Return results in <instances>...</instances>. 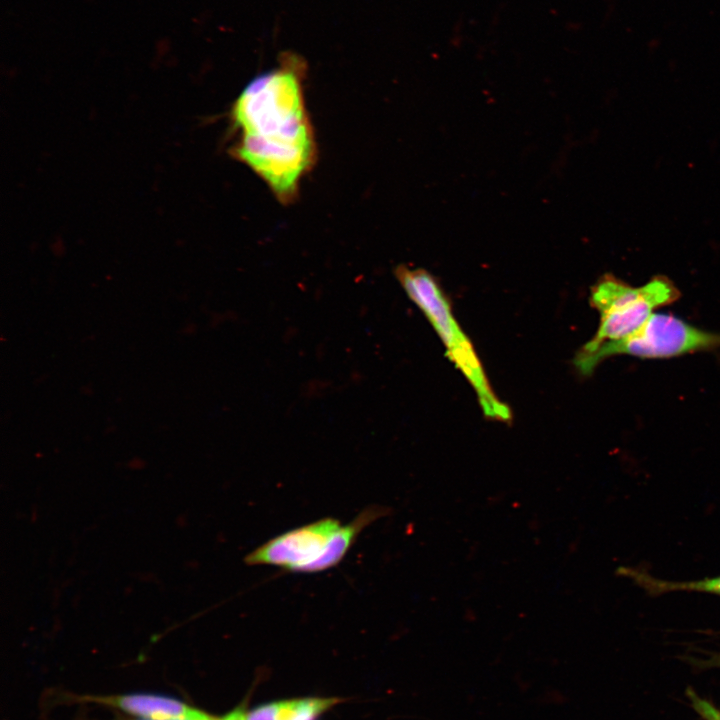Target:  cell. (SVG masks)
Listing matches in <instances>:
<instances>
[{
    "label": "cell",
    "mask_w": 720,
    "mask_h": 720,
    "mask_svg": "<svg viewBox=\"0 0 720 720\" xmlns=\"http://www.w3.org/2000/svg\"><path fill=\"white\" fill-rule=\"evenodd\" d=\"M298 66L288 59L281 67L256 77L232 109L240 131L234 155L284 203L294 199L301 177L315 159Z\"/></svg>",
    "instance_id": "obj_1"
},
{
    "label": "cell",
    "mask_w": 720,
    "mask_h": 720,
    "mask_svg": "<svg viewBox=\"0 0 720 720\" xmlns=\"http://www.w3.org/2000/svg\"><path fill=\"white\" fill-rule=\"evenodd\" d=\"M390 513L386 506L365 507L349 523L325 517L277 535L251 551L249 566L272 565L296 573H318L337 566L361 532Z\"/></svg>",
    "instance_id": "obj_2"
},
{
    "label": "cell",
    "mask_w": 720,
    "mask_h": 720,
    "mask_svg": "<svg viewBox=\"0 0 720 720\" xmlns=\"http://www.w3.org/2000/svg\"><path fill=\"white\" fill-rule=\"evenodd\" d=\"M395 275L409 298L420 308L446 348L448 358L471 384L483 414L509 422L511 411L494 393L477 353L455 319L451 305L436 279L425 269L400 265Z\"/></svg>",
    "instance_id": "obj_3"
},
{
    "label": "cell",
    "mask_w": 720,
    "mask_h": 720,
    "mask_svg": "<svg viewBox=\"0 0 720 720\" xmlns=\"http://www.w3.org/2000/svg\"><path fill=\"white\" fill-rule=\"evenodd\" d=\"M680 297L675 284L665 276H655L646 284L633 287L610 275H604L591 289V305L600 314L594 336L576 356L593 353L601 345L621 340L638 330L654 310L672 304Z\"/></svg>",
    "instance_id": "obj_4"
},
{
    "label": "cell",
    "mask_w": 720,
    "mask_h": 720,
    "mask_svg": "<svg viewBox=\"0 0 720 720\" xmlns=\"http://www.w3.org/2000/svg\"><path fill=\"white\" fill-rule=\"evenodd\" d=\"M719 347L720 333L699 329L670 314L653 313L631 335L605 343L589 355L576 356L574 364L587 376L603 360L615 355L660 359Z\"/></svg>",
    "instance_id": "obj_5"
},
{
    "label": "cell",
    "mask_w": 720,
    "mask_h": 720,
    "mask_svg": "<svg viewBox=\"0 0 720 720\" xmlns=\"http://www.w3.org/2000/svg\"><path fill=\"white\" fill-rule=\"evenodd\" d=\"M101 702L135 719L157 720L187 714L193 706L171 696L154 693H128L109 696Z\"/></svg>",
    "instance_id": "obj_6"
},
{
    "label": "cell",
    "mask_w": 720,
    "mask_h": 720,
    "mask_svg": "<svg viewBox=\"0 0 720 720\" xmlns=\"http://www.w3.org/2000/svg\"><path fill=\"white\" fill-rule=\"evenodd\" d=\"M342 699L336 697H301L260 704L248 710V720H320Z\"/></svg>",
    "instance_id": "obj_7"
},
{
    "label": "cell",
    "mask_w": 720,
    "mask_h": 720,
    "mask_svg": "<svg viewBox=\"0 0 720 720\" xmlns=\"http://www.w3.org/2000/svg\"><path fill=\"white\" fill-rule=\"evenodd\" d=\"M619 572L631 578L647 593L654 596L675 591L702 592L720 596V575L698 580L669 581L655 578L647 572L635 568L624 567Z\"/></svg>",
    "instance_id": "obj_8"
},
{
    "label": "cell",
    "mask_w": 720,
    "mask_h": 720,
    "mask_svg": "<svg viewBox=\"0 0 720 720\" xmlns=\"http://www.w3.org/2000/svg\"><path fill=\"white\" fill-rule=\"evenodd\" d=\"M691 706L704 720H720V710L711 702L698 696L693 690L687 691Z\"/></svg>",
    "instance_id": "obj_9"
},
{
    "label": "cell",
    "mask_w": 720,
    "mask_h": 720,
    "mask_svg": "<svg viewBox=\"0 0 720 720\" xmlns=\"http://www.w3.org/2000/svg\"><path fill=\"white\" fill-rule=\"evenodd\" d=\"M133 720H147V719H133ZM157 720H217V717L209 714L206 711L193 707L187 714L179 717L157 719Z\"/></svg>",
    "instance_id": "obj_10"
},
{
    "label": "cell",
    "mask_w": 720,
    "mask_h": 720,
    "mask_svg": "<svg viewBox=\"0 0 720 720\" xmlns=\"http://www.w3.org/2000/svg\"><path fill=\"white\" fill-rule=\"evenodd\" d=\"M217 720H248V710L246 709V705L242 704L235 707L221 717H217Z\"/></svg>",
    "instance_id": "obj_11"
},
{
    "label": "cell",
    "mask_w": 720,
    "mask_h": 720,
    "mask_svg": "<svg viewBox=\"0 0 720 720\" xmlns=\"http://www.w3.org/2000/svg\"><path fill=\"white\" fill-rule=\"evenodd\" d=\"M701 667L707 668V667H720V653L714 654L711 657H709L707 660L699 661L698 662Z\"/></svg>",
    "instance_id": "obj_12"
}]
</instances>
